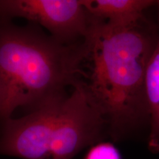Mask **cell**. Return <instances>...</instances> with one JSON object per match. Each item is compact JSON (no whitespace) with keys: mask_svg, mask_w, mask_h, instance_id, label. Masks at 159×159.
<instances>
[{"mask_svg":"<svg viewBox=\"0 0 159 159\" xmlns=\"http://www.w3.org/2000/svg\"><path fill=\"white\" fill-rule=\"evenodd\" d=\"M159 35L144 19L130 28L111 30L97 19L84 40L89 72L78 81L100 113L114 142L149 127L145 73Z\"/></svg>","mask_w":159,"mask_h":159,"instance_id":"cell-1","label":"cell"},{"mask_svg":"<svg viewBox=\"0 0 159 159\" xmlns=\"http://www.w3.org/2000/svg\"><path fill=\"white\" fill-rule=\"evenodd\" d=\"M85 54L84 40L67 44L34 28L0 21V120L74 86Z\"/></svg>","mask_w":159,"mask_h":159,"instance_id":"cell-2","label":"cell"},{"mask_svg":"<svg viewBox=\"0 0 159 159\" xmlns=\"http://www.w3.org/2000/svg\"><path fill=\"white\" fill-rule=\"evenodd\" d=\"M107 136L104 118L77 81L57 115L48 159H72L83 149L102 142Z\"/></svg>","mask_w":159,"mask_h":159,"instance_id":"cell-3","label":"cell"},{"mask_svg":"<svg viewBox=\"0 0 159 159\" xmlns=\"http://www.w3.org/2000/svg\"><path fill=\"white\" fill-rule=\"evenodd\" d=\"M0 17H22L38 23L67 44L83 41L97 22L83 0H0Z\"/></svg>","mask_w":159,"mask_h":159,"instance_id":"cell-4","label":"cell"},{"mask_svg":"<svg viewBox=\"0 0 159 159\" xmlns=\"http://www.w3.org/2000/svg\"><path fill=\"white\" fill-rule=\"evenodd\" d=\"M89 13L105 28L120 30L130 28L144 19V13L156 6L154 0H83Z\"/></svg>","mask_w":159,"mask_h":159,"instance_id":"cell-5","label":"cell"},{"mask_svg":"<svg viewBox=\"0 0 159 159\" xmlns=\"http://www.w3.org/2000/svg\"><path fill=\"white\" fill-rule=\"evenodd\" d=\"M149 113L148 145L150 152H159V35L149 59L144 80Z\"/></svg>","mask_w":159,"mask_h":159,"instance_id":"cell-6","label":"cell"},{"mask_svg":"<svg viewBox=\"0 0 159 159\" xmlns=\"http://www.w3.org/2000/svg\"><path fill=\"white\" fill-rule=\"evenodd\" d=\"M83 159H122V156L113 143L102 141L92 145Z\"/></svg>","mask_w":159,"mask_h":159,"instance_id":"cell-7","label":"cell"},{"mask_svg":"<svg viewBox=\"0 0 159 159\" xmlns=\"http://www.w3.org/2000/svg\"><path fill=\"white\" fill-rule=\"evenodd\" d=\"M156 6H157V7H158V16H159V1H157Z\"/></svg>","mask_w":159,"mask_h":159,"instance_id":"cell-8","label":"cell"}]
</instances>
